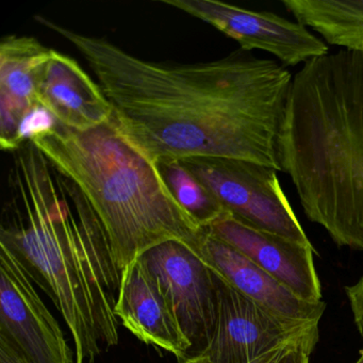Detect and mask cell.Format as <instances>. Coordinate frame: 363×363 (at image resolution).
<instances>
[{"label":"cell","instance_id":"15","mask_svg":"<svg viewBox=\"0 0 363 363\" xmlns=\"http://www.w3.org/2000/svg\"><path fill=\"white\" fill-rule=\"evenodd\" d=\"M289 13L325 43L363 54V0H281Z\"/></svg>","mask_w":363,"mask_h":363},{"label":"cell","instance_id":"1","mask_svg":"<svg viewBox=\"0 0 363 363\" xmlns=\"http://www.w3.org/2000/svg\"><path fill=\"white\" fill-rule=\"evenodd\" d=\"M35 18L86 59L116 128L154 164L220 158L281 172L278 137L293 80L284 65L242 50L197 65L150 62L103 38Z\"/></svg>","mask_w":363,"mask_h":363},{"label":"cell","instance_id":"21","mask_svg":"<svg viewBox=\"0 0 363 363\" xmlns=\"http://www.w3.org/2000/svg\"><path fill=\"white\" fill-rule=\"evenodd\" d=\"M0 363H27L5 340L0 339Z\"/></svg>","mask_w":363,"mask_h":363},{"label":"cell","instance_id":"5","mask_svg":"<svg viewBox=\"0 0 363 363\" xmlns=\"http://www.w3.org/2000/svg\"><path fill=\"white\" fill-rule=\"evenodd\" d=\"M180 162L238 220L298 243L311 244L276 169L220 158H191Z\"/></svg>","mask_w":363,"mask_h":363},{"label":"cell","instance_id":"4","mask_svg":"<svg viewBox=\"0 0 363 363\" xmlns=\"http://www.w3.org/2000/svg\"><path fill=\"white\" fill-rule=\"evenodd\" d=\"M31 143L82 191L103 226L118 273L163 242L179 241L196 250L205 228L180 205L158 167L123 138L113 121L88 131L59 123Z\"/></svg>","mask_w":363,"mask_h":363},{"label":"cell","instance_id":"6","mask_svg":"<svg viewBox=\"0 0 363 363\" xmlns=\"http://www.w3.org/2000/svg\"><path fill=\"white\" fill-rule=\"evenodd\" d=\"M214 275L218 293L216 331L209 345L184 363H250L275 348L320 337L318 324L277 315Z\"/></svg>","mask_w":363,"mask_h":363},{"label":"cell","instance_id":"18","mask_svg":"<svg viewBox=\"0 0 363 363\" xmlns=\"http://www.w3.org/2000/svg\"><path fill=\"white\" fill-rule=\"evenodd\" d=\"M345 292L354 314L357 328L363 339V276L354 286H346Z\"/></svg>","mask_w":363,"mask_h":363},{"label":"cell","instance_id":"19","mask_svg":"<svg viewBox=\"0 0 363 363\" xmlns=\"http://www.w3.org/2000/svg\"><path fill=\"white\" fill-rule=\"evenodd\" d=\"M318 342V339L306 340L292 346L277 363H309L310 354Z\"/></svg>","mask_w":363,"mask_h":363},{"label":"cell","instance_id":"2","mask_svg":"<svg viewBox=\"0 0 363 363\" xmlns=\"http://www.w3.org/2000/svg\"><path fill=\"white\" fill-rule=\"evenodd\" d=\"M0 248L7 250L60 311L76 363H94L118 345L114 313L121 274L103 226L75 184L27 142L14 152Z\"/></svg>","mask_w":363,"mask_h":363},{"label":"cell","instance_id":"9","mask_svg":"<svg viewBox=\"0 0 363 363\" xmlns=\"http://www.w3.org/2000/svg\"><path fill=\"white\" fill-rule=\"evenodd\" d=\"M0 339L27 363H76L33 280L4 248H0Z\"/></svg>","mask_w":363,"mask_h":363},{"label":"cell","instance_id":"17","mask_svg":"<svg viewBox=\"0 0 363 363\" xmlns=\"http://www.w3.org/2000/svg\"><path fill=\"white\" fill-rule=\"evenodd\" d=\"M58 124V121L48 109L43 106L37 105L23 120L21 139L24 143L39 139L54 131Z\"/></svg>","mask_w":363,"mask_h":363},{"label":"cell","instance_id":"13","mask_svg":"<svg viewBox=\"0 0 363 363\" xmlns=\"http://www.w3.org/2000/svg\"><path fill=\"white\" fill-rule=\"evenodd\" d=\"M38 103L63 126L88 131L113 121V108L90 76L71 57L52 50L40 69Z\"/></svg>","mask_w":363,"mask_h":363},{"label":"cell","instance_id":"7","mask_svg":"<svg viewBox=\"0 0 363 363\" xmlns=\"http://www.w3.org/2000/svg\"><path fill=\"white\" fill-rule=\"evenodd\" d=\"M139 258L160 284L190 342V357L203 352L218 322V293L213 271L190 246L179 241L163 242Z\"/></svg>","mask_w":363,"mask_h":363},{"label":"cell","instance_id":"16","mask_svg":"<svg viewBox=\"0 0 363 363\" xmlns=\"http://www.w3.org/2000/svg\"><path fill=\"white\" fill-rule=\"evenodd\" d=\"M157 167L174 196L203 228L228 212L179 160L162 161Z\"/></svg>","mask_w":363,"mask_h":363},{"label":"cell","instance_id":"10","mask_svg":"<svg viewBox=\"0 0 363 363\" xmlns=\"http://www.w3.org/2000/svg\"><path fill=\"white\" fill-rule=\"evenodd\" d=\"M206 229L239 250L299 298L309 303L322 301L312 244L298 243L255 228L229 212Z\"/></svg>","mask_w":363,"mask_h":363},{"label":"cell","instance_id":"11","mask_svg":"<svg viewBox=\"0 0 363 363\" xmlns=\"http://www.w3.org/2000/svg\"><path fill=\"white\" fill-rule=\"evenodd\" d=\"M114 313L144 343L163 348L179 360L190 357V342L182 333L160 284L140 258L121 274Z\"/></svg>","mask_w":363,"mask_h":363},{"label":"cell","instance_id":"3","mask_svg":"<svg viewBox=\"0 0 363 363\" xmlns=\"http://www.w3.org/2000/svg\"><path fill=\"white\" fill-rule=\"evenodd\" d=\"M277 147L308 220L363 252L362 52H329L294 74Z\"/></svg>","mask_w":363,"mask_h":363},{"label":"cell","instance_id":"12","mask_svg":"<svg viewBox=\"0 0 363 363\" xmlns=\"http://www.w3.org/2000/svg\"><path fill=\"white\" fill-rule=\"evenodd\" d=\"M195 252L227 284L265 309L288 320L318 324L326 303H309L229 245L203 229Z\"/></svg>","mask_w":363,"mask_h":363},{"label":"cell","instance_id":"14","mask_svg":"<svg viewBox=\"0 0 363 363\" xmlns=\"http://www.w3.org/2000/svg\"><path fill=\"white\" fill-rule=\"evenodd\" d=\"M52 50L31 37L7 35L0 42V147L20 150L21 126L26 114L40 105L37 80Z\"/></svg>","mask_w":363,"mask_h":363},{"label":"cell","instance_id":"20","mask_svg":"<svg viewBox=\"0 0 363 363\" xmlns=\"http://www.w3.org/2000/svg\"><path fill=\"white\" fill-rule=\"evenodd\" d=\"M318 339V337H309V339L301 340V341L296 342V343L289 344V345L281 346V347L275 348L271 352H267L263 356L259 357L256 360L252 361L250 363H277V361L286 354V350H290L292 346L301 343V342L306 341V340Z\"/></svg>","mask_w":363,"mask_h":363},{"label":"cell","instance_id":"22","mask_svg":"<svg viewBox=\"0 0 363 363\" xmlns=\"http://www.w3.org/2000/svg\"><path fill=\"white\" fill-rule=\"evenodd\" d=\"M356 363H363V350L360 352V358L358 359Z\"/></svg>","mask_w":363,"mask_h":363},{"label":"cell","instance_id":"8","mask_svg":"<svg viewBox=\"0 0 363 363\" xmlns=\"http://www.w3.org/2000/svg\"><path fill=\"white\" fill-rule=\"evenodd\" d=\"M224 33L244 52L259 50L273 55L284 67H296L329 54L318 35L298 22L267 11H252L216 0H161Z\"/></svg>","mask_w":363,"mask_h":363},{"label":"cell","instance_id":"23","mask_svg":"<svg viewBox=\"0 0 363 363\" xmlns=\"http://www.w3.org/2000/svg\"><path fill=\"white\" fill-rule=\"evenodd\" d=\"M182 363H184V362H182Z\"/></svg>","mask_w":363,"mask_h":363}]
</instances>
